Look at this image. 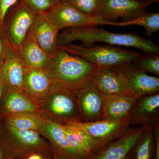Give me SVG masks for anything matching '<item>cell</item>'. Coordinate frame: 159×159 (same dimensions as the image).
Wrapping results in <instances>:
<instances>
[{
	"instance_id": "2",
	"label": "cell",
	"mask_w": 159,
	"mask_h": 159,
	"mask_svg": "<svg viewBox=\"0 0 159 159\" xmlns=\"http://www.w3.org/2000/svg\"><path fill=\"white\" fill-rule=\"evenodd\" d=\"M99 67L58 48L43 69L56 82L79 91L94 86Z\"/></svg>"
},
{
	"instance_id": "14",
	"label": "cell",
	"mask_w": 159,
	"mask_h": 159,
	"mask_svg": "<svg viewBox=\"0 0 159 159\" xmlns=\"http://www.w3.org/2000/svg\"><path fill=\"white\" fill-rule=\"evenodd\" d=\"M60 30L46 14L37 15L29 32L40 47L49 57L54 55L58 48Z\"/></svg>"
},
{
	"instance_id": "13",
	"label": "cell",
	"mask_w": 159,
	"mask_h": 159,
	"mask_svg": "<svg viewBox=\"0 0 159 159\" xmlns=\"http://www.w3.org/2000/svg\"><path fill=\"white\" fill-rule=\"evenodd\" d=\"M129 117L130 125L153 130L159 127V93L138 97Z\"/></svg>"
},
{
	"instance_id": "6",
	"label": "cell",
	"mask_w": 159,
	"mask_h": 159,
	"mask_svg": "<svg viewBox=\"0 0 159 159\" xmlns=\"http://www.w3.org/2000/svg\"><path fill=\"white\" fill-rule=\"evenodd\" d=\"M37 14L21 0L9 9L2 25L3 30L15 50L25 38Z\"/></svg>"
},
{
	"instance_id": "24",
	"label": "cell",
	"mask_w": 159,
	"mask_h": 159,
	"mask_svg": "<svg viewBox=\"0 0 159 159\" xmlns=\"http://www.w3.org/2000/svg\"><path fill=\"white\" fill-rule=\"evenodd\" d=\"M63 124L70 131L88 153L89 156L93 153L95 146L90 136L77 122H70Z\"/></svg>"
},
{
	"instance_id": "32",
	"label": "cell",
	"mask_w": 159,
	"mask_h": 159,
	"mask_svg": "<svg viewBox=\"0 0 159 159\" xmlns=\"http://www.w3.org/2000/svg\"><path fill=\"white\" fill-rule=\"evenodd\" d=\"M159 127L154 130L155 136L154 138L155 142V154L154 159H159Z\"/></svg>"
},
{
	"instance_id": "9",
	"label": "cell",
	"mask_w": 159,
	"mask_h": 159,
	"mask_svg": "<svg viewBox=\"0 0 159 159\" xmlns=\"http://www.w3.org/2000/svg\"><path fill=\"white\" fill-rule=\"evenodd\" d=\"M130 117L116 121L102 120L92 122H77L93 139L94 152L110 142L116 140L129 128ZM93 152V153H94Z\"/></svg>"
},
{
	"instance_id": "15",
	"label": "cell",
	"mask_w": 159,
	"mask_h": 159,
	"mask_svg": "<svg viewBox=\"0 0 159 159\" xmlns=\"http://www.w3.org/2000/svg\"><path fill=\"white\" fill-rule=\"evenodd\" d=\"M77 97L83 122L102 120L104 106L103 94L93 86L77 91Z\"/></svg>"
},
{
	"instance_id": "23",
	"label": "cell",
	"mask_w": 159,
	"mask_h": 159,
	"mask_svg": "<svg viewBox=\"0 0 159 159\" xmlns=\"http://www.w3.org/2000/svg\"><path fill=\"white\" fill-rule=\"evenodd\" d=\"M132 25L141 26L145 30V34L149 38L159 31V13H145L136 18L128 21L117 22L116 26L127 27Z\"/></svg>"
},
{
	"instance_id": "20",
	"label": "cell",
	"mask_w": 159,
	"mask_h": 159,
	"mask_svg": "<svg viewBox=\"0 0 159 159\" xmlns=\"http://www.w3.org/2000/svg\"><path fill=\"white\" fill-rule=\"evenodd\" d=\"M16 51L24 63L29 67L44 69L50 58L29 31Z\"/></svg>"
},
{
	"instance_id": "16",
	"label": "cell",
	"mask_w": 159,
	"mask_h": 159,
	"mask_svg": "<svg viewBox=\"0 0 159 159\" xmlns=\"http://www.w3.org/2000/svg\"><path fill=\"white\" fill-rule=\"evenodd\" d=\"M94 86L103 95L133 96L124 79L110 68L99 67Z\"/></svg>"
},
{
	"instance_id": "39",
	"label": "cell",
	"mask_w": 159,
	"mask_h": 159,
	"mask_svg": "<svg viewBox=\"0 0 159 159\" xmlns=\"http://www.w3.org/2000/svg\"><path fill=\"white\" fill-rule=\"evenodd\" d=\"M123 159H130V158H129V154H128V155L127 156H126V157H125L124 158H123Z\"/></svg>"
},
{
	"instance_id": "40",
	"label": "cell",
	"mask_w": 159,
	"mask_h": 159,
	"mask_svg": "<svg viewBox=\"0 0 159 159\" xmlns=\"http://www.w3.org/2000/svg\"><path fill=\"white\" fill-rule=\"evenodd\" d=\"M46 159H56V158H55V156L53 157L49 158Z\"/></svg>"
},
{
	"instance_id": "36",
	"label": "cell",
	"mask_w": 159,
	"mask_h": 159,
	"mask_svg": "<svg viewBox=\"0 0 159 159\" xmlns=\"http://www.w3.org/2000/svg\"><path fill=\"white\" fill-rule=\"evenodd\" d=\"M54 156H55V158H56V159H69L68 158L66 157H65L56 154H54Z\"/></svg>"
},
{
	"instance_id": "34",
	"label": "cell",
	"mask_w": 159,
	"mask_h": 159,
	"mask_svg": "<svg viewBox=\"0 0 159 159\" xmlns=\"http://www.w3.org/2000/svg\"><path fill=\"white\" fill-rule=\"evenodd\" d=\"M26 159H45L41 155L39 154H34L29 156Z\"/></svg>"
},
{
	"instance_id": "37",
	"label": "cell",
	"mask_w": 159,
	"mask_h": 159,
	"mask_svg": "<svg viewBox=\"0 0 159 159\" xmlns=\"http://www.w3.org/2000/svg\"><path fill=\"white\" fill-rule=\"evenodd\" d=\"M139 1H146V2H150L153 3L155 2L159 3V0H139Z\"/></svg>"
},
{
	"instance_id": "12",
	"label": "cell",
	"mask_w": 159,
	"mask_h": 159,
	"mask_svg": "<svg viewBox=\"0 0 159 159\" xmlns=\"http://www.w3.org/2000/svg\"><path fill=\"white\" fill-rule=\"evenodd\" d=\"M40 112L39 102L24 89L6 86L3 93L0 109V118L20 113Z\"/></svg>"
},
{
	"instance_id": "19",
	"label": "cell",
	"mask_w": 159,
	"mask_h": 159,
	"mask_svg": "<svg viewBox=\"0 0 159 159\" xmlns=\"http://www.w3.org/2000/svg\"><path fill=\"white\" fill-rule=\"evenodd\" d=\"M103 97L102 120L111 121L121 120L129 116L138 98L120 95H103Z\"/></svg>"
},
{
	"instance_id": "8",
	"label": "cell",
	"mask_w": 159,
	"mask_h": 159,
	"mask_svg": "<svg viewBox=\"0 0 159 159\" xmlns=\"http://www.w3.org/2000/svg\"><path fill=\"white\" fill-rule=\"evenodd\" d=\"M152 2L139 0H102L96 16L110 22H122L136 18L146 12Z\"/></svg>"
},
{
	"instance_id": "22",
	"label": "cell",
	"mask_w": 159,
	"mask_h": 159,
	"mask_svg": "<svg viewBox=\"0 0 159 159\" xmlns=\"http://www.w3.org/2000/svg\"><path fill=\"white\" fill-rule=\"evenodd\" d=\"M1 121L18 129L39 133L45 125L46 119L40 112H27L10 115Z\"/></svg>"
},
{
	"instance_id": "4",
	"label": "cell",
	"mask_w": 159,
	"mask_h": 159,
	"mask_svg": "<svg viewBox=\"0 0 159 159\" xmlns=\"http://www.w3.org/2000/svg\"><path fill=\"white\" fill-rule=\"evenodd\" d=\"M39 105L40 113L46 119L60 124L83 122L77 91L61 84L55 82Z\"/></svg>"
},
{
	"instance_id": "11",
	"label": "cell",
	"mask_w": 159,
	"mask_h": 159,
	"mask_svg": "<svg viewBox=\"0 0 159 159\" xmlns=\"http://www.w3.org/2000/svg\"><path fill=\"white\" fill-rule=\"evenodd\" d=\"M142 127L129 128L125 133L85 159H123L134 147L144 133Z\"/></svg>"
},
{
	"instance_id": "17",
	"label": "cell",
	"mask_w": 159,
	"mask_h": 159,
	"mask_svg": "<svg viewBox=\"0 0 159 159\" xmlns=\"http://www.w3.org/2000/svg\"><path fill=\"white\" fill-rule=\"evenodd\" d=\"M39 133L50 143L54 154L69 159H84L69 145L60 123L46 119L45 125Z\"/></svg>"
},
{
	"instance_id": "42",
	"label": "cell",
	"mask_w": 159,
	"mask_h": 159,
	"mask_svg": "<svg viewBox=\"0 0 159 159\" xmlns=\"http://www.w3.org/2000/svg\"></svg>"
},
{
	"instance_id": "27",
	"label": "cell",
	"mask_w": 159,
	"mask_h": 159,
	"mask_svg": "<svg viewBox=\"0 0 159 159\" xmlns=\"http://www.w3.org/2000/svg\"><path fill=\"white\" fill-rule=\"evenodd\" d=\"M66 2L84 14L96 16L102 0H68Z\"/></svg>"
},
{
	"instance_id": "5",
	"label": "cell",
	"mask_w": 159,
	"mask_h": 159,
	"mask_svg": "<svg viewBox=\"0 0 159 159\" xmlns=\"http://www.w3.org/2000/svg\"><path fill=\"white\" fill-rule=\"evenodd\" d=\"M69 54L81 57L99 67L111 68L133 62L142 56L136 51L112 46H85L70 43L58 47Z\"/></svg>"
},
{
	"instance_id": "3",
	"label": "cell",
	"mask_w": 159,
	"mask_h": 159,
	"mask_svg": "<svg viewBox=\"0 0 159 159\" xmlns=\"http://www.w3.org/2000/svg\"><path fill=\"white\" fill-rule=\"evenodd\" d=\"M0 148L5 159H26L34 154L45 159L54 156L50 143L39 132L18 129L2 121L0 123Z\"/></svg>"
},
{
	"instance_id": "33",
	"label": "cell",
	"mask_w": 159,
	"mask_h": 159,
	"mask_svg": "<svg viewBox=\"0 0 159 159\" xmlns=\"http://www.w3.org/2000/svg\"><path fill=\"white\" fill-rule=\"evenodd\" d=\"M6 86L3 83L2 80L0 79V109H1V101H2V97L5 89L6 88ZM1 120L0 118V123H1Z\"/></svg>"
},
{
	"instance_id": "7",
	"label": "cell",
	"mask_w": 159,
	"mask_h": 159,
	"mask_svg": "<svg viewBox=\"0 0 159 159\" xmlns=\"http://www.w3.org/2000/svg\"><path fill=\"white\" fill-rule=\"evenodd\" d=\"M46 14L59 30L90 25L116 26L117 22L105 21L98 16L84 14L67 2L54 5Z\"/></svg>"
},
{
	"instance_id": "10",
	"label": "cell",
	"mask_w": 159,
	"mask_h": 159,
	"mask_svg": "<svg viewBox=\"0 0 159 159\" xmlns=\"http://www.w3.org/2000/svg\"><path fill=\"white\" fill-rule=\"evenodd\" d=\"M127 84L134 97L159 93V78L150 76L137 69L133 62L126 63L111 68Z\"/></svg>"
},
{
	"instance_id": "21",
	"label": "cell",
	"mask_w": 159,
	"mask_h": 159,
	"mask_svg": "<svg viewBox=\"0 0 159 159\" xmlns=\"http://www.w3.org/2000/svg\"><path fill=\"white\" fill-rule=\"evenodd\" d=\"M27 68V66L14 50L0 68V79L6 86L23 89Z\"/></svg>"
},
{
	"instance_id": "18",
	"label": "cell",
	"mask_w": 159,
	"mask_h": 159,
	"mask_svg": "<svg viewBox=\"0 0 159 159\" xmlns=\"http://www.w3.org/2000/svg\"><path fill=\"white\" fill-rule=\"evenodd\" d=\"M55 82L43 69L27 66L23 89L39 102L50 92Z\"/></svg>"
},
{
	"instance_id": "25",
	"label": "cell",
	"mask_w": 159,
	"mask_h": 159,
	"mask_svg": "<svg viewBox=\"0 0 159 159\" xmlns=\"http://www.w3.org/2000/svg\"><path fill=\"white\" fill-rule=\"evenodd\" d=\"M154 139V130L144 129L136 147L135 159H150Z\"/></svg>"
},
{
	"instance_id": "41",
	"label": "cell",
	"mask_w": 159,
	"mask_h": 159,
	"mask_svg": "<svg viewBox=\"0 0 159 159\" xmlns=\"http://www.w3.org/2000/svg\"><path fill=\"white\" fill-rule=\"evenodd\" d=\"M2 26H0V29H1V28H2Z\"/></svg>"
},
{
	"instance_id": "1",
	"label": "cell",
	"mask_w": 159,
	"mask_h": 159,
	"mask_svg": "<svg viewBox=\"0 0 159 159\" xmlns=\"http://www.w3.org/2000/svg\"><path fill=\"white\" fill-rule=\"evenodd\" d=\"M79 41L82 45L90 46L95 43H106L111 45L133 47L142 50L144 53L159 54V47L151 40L147 39L134 33H113L97 25L69 28L59 33L58 47Z\"/></svg>"
},
{
	"instance_id": "31",
	"label": "cell",
	"mask_w": 159,
	"mask_h": 159,
	"mask_svg": "<svg viewBox=\"0 0 159 159\" xmlns=\"http://www.w3.org/2000/svg\"><path fill=\"white\" fill-rule=\"evenodd\" d=\"M18 0H0V26H2L3 21L8 11Z\"/></svg>"
},
{
	"instance_id": "26",
	"label": "cell",
	"mask_w": 159,
	"mask_h": 159,
	"mask_svg": "<svg viewBox=\"0 0 159 159\" xmlns=\"http://www.w3.org/2000/svg\"><path fill=\"white\" fill-rule=\"evenodd\" d=\"M137 69L144 73H150L159 76L158 54L144 53L140 58L133 62Z\"/></svg>"
},
{
	"instance_id": "30",
	"label": "cell",
	"mask_w": 159,
	"mask_h": 159,
	"mask_svg": "<svg viewBox=\"0 0 159 159\" xmlns=\"http://www.w3.org/2000/svg\"><path fill=\"white\" fill-rule=\"evenodd\" d=\"M14 50L2 27L0 29V68L5 64Z\"/></svg>"
},
{
	"instance_id": "38",
	"label": "cell",
	"mask_w": 159,
	"mask_h": 159,
	"mask_svg": "<svg viewBox=\"0 0 159 159\" xmlns=\"http://www.w3.org/2000/svg\"><path fill=\"white\" fill-rule=\"evenodd\" d=\"M0 159H5V157L1 148H0Z\"/></svg>"
},
{
	"instance_id": "28",
	"label": "cell",
	"mask_w": 159,
	"mask_h": 159,
	"mask_svg": "<svg viewBox=\"0 0 159 159\" xmlns=\"http://www.w3.org/2000/svg\"><path fill=\"white\" fill-rule=\"evenodd\" d=\"M63 131L64 134L67 142L71 148L77 152L84 159H85L89 156L88 153L84 148L82 145L78 141L75 135L66 128L63 124H61Z\"/></svg>"
},
{
	"instance_id": "29",
	"label": "cell",
	"mask_w": 159,
	"mask_h": 159,
	"mask_svg": "<svg viewBox=\"0 0 159 159\" xmlns=\"http://www.w3.org/2000/svg\"><path fill=\"white\" fill-rule=\"evenodd\" d=\"M35 14H46L54 6L51 0H21Z\"/></svg>"
},
{
	"instance_id": "35",
	"label": "cell",
	"mask_w": 159,
	"mask_h": 159,
	"mask_svg": "<svg viewBox=\"0 0 159 159\" xmlns=\"http://www.w3.org/2000/svg\"><path fill=\"white\" fill-rule=\"evenodd\" d=\"M52 2L54 5H56V4H59V3L63 2H66L68 0H51Z\"/></svg>"
}]
</instances>
